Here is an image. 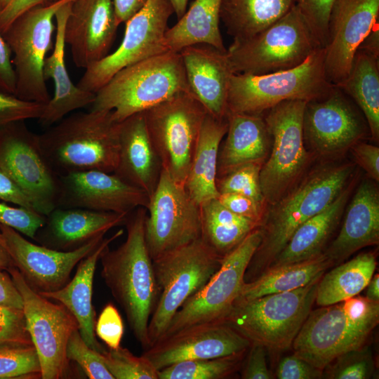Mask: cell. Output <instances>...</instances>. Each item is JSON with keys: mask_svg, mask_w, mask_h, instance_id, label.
Here are the masks:
<instances>
[{"mask_svg": "<svg viewBox=\"0 0 379 379\" xmlns=\"http://www.w3.org/2000/svg\"><path fill=\"white\" fill-rule=\"evenodd\" d=\"M117 20L126 23L146 4L148 0H112Z\"/></svg>", "mask_w": 379, "mask_h": 379, "instance_id": "91938a15", "label": "cell"}, {"mask_svg": "<svg viewBox=\"0 0 379 379\" xmlns=\"http://www.w3.org/2000/svg\"><path fill=\"white\" fill-rule=\"evenodd\" d=\"M182 92L191 93L181 55L168 51L115 74L95 93L91 109L112 111L120 123Z\"/></svg>", "mask_w": 379, "mask_h": 379, "instance_id": "5b68a950", "label": "cell"}, {"mask_svg": "<svg viewBox=\"0 0 379 379\" xmlns=\"http://www.w3.org/2000/svg\"><path fill=\"white\" fill-rule=\"evenodd\" d=\"M336 0H295V5L321 48L327 42L328 21Z\"/></svg>", "mask_w": 379, "mask_h": 379, "instance_id": "f6af8a7d", "label": "cell"}, {"mask_svg": "<svg viewBox=\"0 0 379 379\" xmlns=\"http://www.w3.org/2000/svg\"><path fill=\"white\" fill-rule=\"evenodd\" d=\"M306 102L300 100L284 101L262 114L272 142L270 157L260 171L265 203L272 205L278 201L298 181L309 164L302 128Z\"/></svg>", "mask_w": 379, "mask_h": 379, "instance_id": "7c38bea8", "label": "cell"}, {"mask_svg": "<svg viewBox=\"0 0 379 379\" xmlns=\"http://www.w3.org/2000/svg\"><path fill=\"white\" fill-rule=\"evenodd\" d=\"M45 103L27 101L0 91V128L13 121L39 119Z\"/></svg>", "mask_w": 379, "mask_h": 379, "instance_id": "c3c4849f", "label": "cell"}, {"mask_svg": "<svg viewBox=\"0 0 379 379\" xmlns=\"http://www.w3.org/2000/svg\"><path fill=\"white\" fill-rule=\"evenodd\" d=\"M33 345L22 310L0 305V347Z\"/></svg>", "mask_w": 379, "mask_h": 379, "instance_id": "bcb514c9", "label": "cell"}, {"mask_svg": "<svg viewBox=\"0 0 379 379\" xmlns=\"http://www.w3.org/2000/svg\"><path fill=\"white\" fill-rule=\"evenodd\" d=\"M262 164L241 165L216 178L219 194L235 193L248 197L263 207L265 201L260 185V171Z\"/></svg>", "mask_w": 379, "mask_h": 379, "instance_id": "b9f144b4", "label": "cell"}, {"mask_svg": "<svg viewBox=\"0 0 379 379\" xmlns=\"http://www.w3.org/2000/svg\"><path fill=\"white\" fill-rule=\"evenodd\" d=\"M352 170L348 164L319 169L272 204L259 226L262 239L246 268L248 281L270 265L299 226L336 199Z\"/></svg>", "mask_w": 379, "mask_h": 379, "instance_id": "7a4b0ae2", "label": "cell"}, {"mask_svg": "<svg viewBox=\"0 0 379 379\" xmlns=\"http://www.w3.org/2000/svg\"><path fill=\"white\" fill-rule=\"evenodd\" d=\"M358 49L379 56V29L377 23L362 41Z\"/></svg>", "mask_w": 379, "mask_h": 379, "instance_id": "94428289", "label": "cell"}, {"mask_svg": "<svg viewBox=\"0 0 379 379\" xmlns=\"http://www.w3.org/2000/svg\"><path fill=\"white\" fill-rule=\"evenodd\" d=\"M180 53L192 94L209 115L227 119L229 85L234 74L227 51L197 44L182 48Z\"/></svg>", "mask_w": 379, "mask_h": 379, "instance_id": "cb8c5ba5", "label": "cell"}, {"mask_svg": "<svg viewBox=\"0 0 379 379\" xmlns=\"http://www.w3.org/2000/svg\"><path fill=\"white\" fill-rule=\"evenodd\" d=\"M350 149L359 164L376 182L379 181V148L376 145L358 142Z\"/></svg>", "mask_w": 379, "mask_h": 379, "instance_id": "db71d44e", "label": "cell"}, {"mask_svg": "<svg viewBox=\"0 0 379 379\" xmlns=\"http://www.w3.org/2000/svg\"><path fill=\"white\" fill-rule=\"evenodd\" d=\"M60 177L57 207L128 214L138 207L147 208L149 202V196L145 191L113 173L90 170Z\"/></svg>", "mask_w": 379, "mask_h": 379, "instance_id": "7402d4cb", "label": "cell"}, {"mask_svg": "<svg viewBox=\"0 0 379 379\" xmlns=\"http://www.w3.org/2000/svg\"><path fill=\"white\" fill-rule=\"evenodd\" d=\"M36 378L41 376V366L34 345L0 347V379Z\"/></svg>", "mask_w": 379, "mask_h": 379, "instance_id": "60d3db41", "label": "cell"}, {"mask_svg": "<svg viewBox=\"0 0 379 379\" xmlns=\"http://www.w3.org/2000/svg\"><path fill=\"white\" fill-rule=\"evenodd\" d=\"M143 112L163 169L184 185L206 110L191 93L182 92Z\"/></svg>", "mask_w": 379, "mask_h": 379, "instance_id": "8fae6325", "label": "cell"}, {"mask_svg": "<svg viewBox=\"0 0 379 379\" xmlns=\"http://www.w3.org/2000/svg\"><path fill=\"white\" fill-rule=\"evenodd\" d=\"M0 200L36 211L30 199L23 190L12 178L1 170Z\"/></svg>", "mask_w": 379, "mask_h": 379, "instance_id": "11a10c76", "label": "cell"}, {"mask_svg": "<svg viewBox=\"0 0 379 379\" xmlns=\"http://www.w3.org/2000/svg\"><path fill=\"white\" fill-rule=\"evenodd\" d=\"M128 214L79 208H54L34 239L53 249L68 251L98 238L112 228L125 224Z\"/></svg>", "mask_w": 379, "mask_h": 379, "instance_id": "d4e9b609", "label": "cell"}, {"mask_svg": "<svg viewBox=\"0 0 379 379\" xmlns=\"http://www.w3.org/2000/svg\"><path fill=\"white\" fill-rule=\"evenodd\" d=\"M146 209L145 234L152 260L201 237L199 205L164 169Z\"/></svg>", "mask_w": 379, "mask_h": 379, "instance_id": "e0dca14e", "label": "cell"}, {"mask_svg": "<svg viewBox=\"0 0 379 379\" xmlns=\"http://www.w3.org/2000/svg\"><path fill=\"white\" fill-rule=\"evenodd\" d=\"M46 222V216L20 206L0 201V224L7 225L34 239L37 232Z\"/></svg>", "mask_w": 379, "mask_h": 379, "instance_id": "7dc6e473", "label": "cell"}, {"mask_svg": "<svg viewBox=\"0 0 379 379\" xmlns=\"http://www.w3.org/2000/svg\"><path fill=\"white\" fill-rule=\"evenodd\" d=\"M47 1L48 0H12L0 11V32L3 34L10 25L26 11Z\"/></svg>", "mask_w": 379, "mask_h": 379, "instance_id": "6f0895ef", "label": "cell"}, {"mask_svg": "<svg viewBox=\"0 0 379 379\" xmlns=\"http://www.w3.org/2000/svg\"><path fill=\"white\" fill-rule=\"evenodd\" d=\"M162 171L161 161L147 131L144 112L120 122L118 160L113 173L150 197Z\"/></svg>", "mask_w": 379, "mask_h": 379, "instance_id": "484cf974", "label": "cell"}, {"mask_svg": "<svg viewBox=\"0 0 379 379\" xmlns=\"http://www.w3.org/2000/svg\"><path fill=\"white\" fill-rule=\"evenodd\" d=\"M321 277L293 290L236 301L222 321L251 343L287 350L312 311Z\"/></svg>", "mask_w": 379, "mask_h": 379, "instance_id": "52a82bcc", "label": "cell"}, {"mask_svg": "<svg viewBox=\"0 0 379 379\" xmlns=\"http://www.w3.org/2000/svg\"><path fill=\"white\" fill-rule=\"evenodd\" d=\"M366 126L350 98L336 86L305 104L304 140L321 156H335L350 149L366 134Z\"/></svg>", "mask_w": 379, "mask_h": 379, "instance_id": "ac0fdd59", "label": "cell"}, {"mask_svg": "<svg viewBox=\"0 0 379 379\" xmlns=\"http://www.w3.org/2000/svg\"><path fill=\"white\" fill-rule=\"evenodd\" d=\"M0 305L22 310V295L7 271L0 270Z\"/></svg>", "mask_w": 379, "mask_h": 379, "instance_id": "680465c9", "label": "cell"}, {"mask_svg": "<svg viewBox=\"0 0 379 379\" xmlns=\"http://www.w3.org/2000/svg\"><path fill=\"white\" fill-rule=\"evenodd\" d=\"M222 258L200 237L152 260L159 296L150 317V346L166 331L176 312L208 282Z\"/></svg>", "mask_w": 379, "mask_h": 379, "instance_id": "ba28073f", "label": "cell"}, {"mask_svg": "<svg viewBox=\"0 0 379 379\" xmlns=\"http://www.w3.org/2000/svg\"><path fill=\"white\" fill-rule=\"evenodd\" d=\"M72 1L62 6L55 15L56 34L53 51L46 58L43 69L45 80L52 79L53 81L54 95L46 103L42 115L38 119L43 126L50 127L69 112L92 105L95 98V93L75 86L66 68L64 31Z\"/></svg>", "mask_w": 379, "mask_h": 379, "instance_id": "f1b7e54d", "label": "cell"}, {"mask_svg": "<svg viewBox=\"0 0 379 379\" xmlns=\"http://www.w3.org/2000/svg\"><path fill=\"white\" fill-rule=\"evenodd\" d=\"M57 1V0H48V1Z\"/></svg>", "mask_w": 379, "mask_h": 379, "instance_id": "003e7915", "label": "cell"}, {"mask_svg": "<svg viewBox=\"0 0 379 379\" xmlns=\"http://www.w3.org/2000/svg\"><path fill=\"white\" fill-rule=\"evenodd\" d=\"M322 372L294 354L280 361L277 369V377L279 379H314L320 378Z\"/></svg>", "mask_w": 379, "mask_h": 379, "instance_id": "816d5d0a", "label": "cell"}, {"mask_svg": "<svg viewBox=\"0 0 379 379\" xmlns=\"http://www.w3.org/2000/svg\"><path fill=\"white\" fill-rule=\"evenodd\" d=\"M0 170L23 190L37 213L46 216L58 206L60 177L45 157L39 135L28 128L25 120L0 128Z\"/></svg>", "mask_w": 379, "mask_h": 379, "instance_id": "4fadbf2b", "label": "cell"}, {"mask_svg": "<svg viewBox=\"0 0 379 379\" xmlns=\"http://www.w3.org/2000/svg\"><path fill=\"white\" fill-rule=\"evenodd\" d=\"M262 239L258 227L225 255L204 286L176 312L163 336L192 325L222 320L239 295L246 268Z\"/></svg>", "mask_w": 379, "mask_h": 379, "instance_id": "5bb4252c", "label": "cell"}, {"mask_svg": "<svg viewBox=\"0 0 379 379\" xmlns=\"http://www.w3.org/2000/svg\"><path fill=\"white\" fill-rule=\"evenodd\" d=\"M379 0H336L328 21L324 48V70L334 86L347 78L356 52L378 23Z\"/></svg>", "mask_w": 379, "mask_h": 379, "instance_id": "44dd1931", "label": "cell"}, {"mask_svg": "<svg viewBox=\"0 0 379 379\" xmlns=\"http://www.w3.org/2000/svg\"><path fill=\"white\" fill-rule=\"evenodd\" d=\"M324 48L316 49L302 63L264 74H233L227 95V114L260 115L288 100H313L334 86L324 70Z\"/></svg>", "mask_w": 379, "mask_h": 379, "instance_id": "8992f818", "label": "cell"}, {"mask_svg": "<svg viewBox=\"0 0 379 379\" xmlns=\"http://www.w3.org/2000/svg\"><path fill=\"white\" fill-rule=\"evenodd\" d=\"M379 56L356 52L350 72L339 87L357 105L371 137L379 139Z\"/></svg>", "mask_w": 379, "mask_h": 379, "instance_id": "d590c367", "label": "cell"}, {"mask_svg": "<svg viewBox=\"0 0 379 379\" xmlns=\"http://www.w3.org/2000/svg\"><path fill=\"white\" fill-rule=\"evenodd\" d=\"M267 348L256 343H251L244 362L241 378L270 379V372L267 364Z\"/></svg>", "mask_w": 379, "mask_h": 379, "instance_id": "f5cc1de1", "label": "cell"}, {"mask_svg": "<svg viewBox=\"0 0 379 379\" xmlns=\"http://www.w3.org/2000/svg\"><path fill=\"white\" fill-rule=\"evenodd\" d=\"M119 25L112 0H73L64 39L74 65L86 69L108 55Z\"/></svg>", "mask_w": 379, "mask_h": 379, "instance_id": "603a6c76", "label": "cell"}, {"mask_svg": "<svg viewBox=\"0 0 379 379\" xmlns=\"http://www.w3.org/2000/svg\"><path fill=\"white\" fill-rule=\"evenodd\" d=\"M124 234L119 230L98 245L79 263L73 278L61 288L52 292H39L42 296L63 305L76 318L79 333L88 347L104 353L106 350L95 333V311L92 302L93 277L97 263L104 250Z\"/></svg>", "mask_w": 379, "mask_h": 379, "instance_id": "4316f807", "label": "cell"}, {"mask_svg": "<svg viewBox=\"0 0 379 379\" xmlns=\"http://www.w3.org/2000/svg\"><path fill=\"white\" fill-rule=\"evenodd\" d=\"M119 125L112 111L79 112L38 134L40 147L59 176L90 170L113 173Z\"/></svg>", "mask_w": 379, "mask_h": 379, "instance_id": "3957f363", "label": "cell"}, {"mask_svg": "<svg viewBox=\"0 0 379 379\" xmlns=\"http://www.w3.org/2000/svg\"><path fill=\"white\" fill-rule=\"evenodd\" d=\"M251 342L222 320L190 326L157 340L142 355L161 370L173 364L246 352Z\"/></svg>", "mask_w": 379, "mask_h": 379, "instance_id": "d6986e66", "label": "cell"}, {"mask_svg": "<svg viewBox=\"0 0 379 379\" xmlns=\"http://www.w3.org/2000/svg\"><path fill=\"white\" fill-rule=\"evenodd\" d=\"M12 0H0V11L4 8Z\"/></svg>", "mask_w": 379, "mask_h": 379, "instance_id": "03108f58", "label": "cell"}, {"mask_svg": "<svg viewBox=\"0 0 379 379\" xmlns=\"http://www.w3.org/2000/svg\"><path fill=\"white\" fill-rule=\"evenodd\" d=\"M0 232L14 267L38 293L52 292L63 287L69 281L73 269L105 237L63 251L35 244L5 225L0 224Z\"/></svg>", "mask_w": 379, "mask_h": 379, "instance_id": "ffe728a7", "label": "cell"}, {"mask_svg": "<svg viewBox=\"0 0 379 379\" xmlns=\"http://www.w3.org/2000/svg\"><path fill=\"white\" fill-rule=\"evenodd\" d=\"M70 1H48L34 6L19 15L2 34L13 55L17 98L45 104L50 100L43 72L44 61L53 47L55 13Z\"/></svg>", "mask_w": 379, "mask_h": 379, "instance_id": "30bf717a", "label": "cell"}, {"mask_svg": "<svg viewBox=\"0 0 379 379\" xmlns=\"http://www.w3.org/2000/svg\"><path fill=\"white\" fill-rule=\"evenodd\" d=\"M11 51L0 32V91L15 95V77Z\"/></svg>", "mask_w": 379, "mask_h": 379, "instance_id": "9f6ffc18", "label": "cell"}, {"mask_svg": "<svg viewBox=\"0 0 379 379\" xmlns=\"http://www.w3.org/2000/svg\"><path fill=\"white\" fill-rule=\"evenodd\" d=\"M226 138L220 144L217 177L249 163H261L267 157L270 136L262 114H227Z\"/></svg>", "mask_w": 379, "mask_h": 379, "instance_id": "f546056e", "label": "cell"}, {"mask_svg": "<svg viewBox=\"0 0 379 379\" xmlns=\"http://www.w3.org/2000/svg\"><path fill=\"white\" fill-rule=\"evenodd\" d=\"M319 47L294 4L272 25L233 41L227 56L234 74H264L295 67Z\"/></svg>", "mask_w": 379, "mask_h": 379, "instance_id": "9c48e42d", "label": "cell"}, {"mask_svg": "<svg viewBox=\"0 0 379 379\" xmlns=\"http://www.w3.org/2000/svg\"><path fill=\"white\" fill-rule=\"evenodd\" d=\"M332 264L324 253H321L302 262L268 267L253 280L244 283L235 302L304 286L322 276Z\"/></svg>", "mask_w": 379, "mask_h": 379, "instance_id": "836d02e7", "label": "cell"}, {"mask_svg": "<svg viewBox=\"0 0 379 379\" xmlns=\"http://www.w3.org/2000/svg\"><path fill=\"white\" fill-rule=\"evenodd\" d=\"M378 320V302L354 296L312 310L291 347L294 354L324 371L338 356L364 346Z\"/></svg>", "mask_w": 379, "mask_h": 379, "instance_id": "277c9868", "label": "cell"}, {"mask_svg": "<svg viewBox=\"0 0 379 379\" xmlns=\"http://www.w3.org/2000/svg\"><path fill=\"white\" fill-rule=\"evenodd\" d=\"M379 241V192L370 180H363L347 208L341 229L324 254L332 263Z\"/></svg>", "mask_w": 379, "mask_h": 379, "instance_id": "83f0119b", "label": "cell"}, {"mask_svg": "<svg viewBox=\"0 0 379 379\" xmlns=\"http://www.w3.org/2000/svg\"><path fill=\"white\" fill-rule=\"evenodd\" d=\"M221 0H194L184 15L165 34L168 51L206 44L226 52L220 29Z\"/></svg>", "mask_w": 379, "mask_h": 379, "instance_id": "d6a6232c", "label": "cell"}, {"mask_svg": "<svg viewBox=\"0 0 379 379\" xmlns=\"http://www.w3.org/2000/svg\"><path fill=\"white\" fill-rule=\"evenodd\" d=\"M227 131V119L218 120L206 114L200 131L184 187L199 206L217 199L218 157Z\"/></svg>", "mask_w": 379, "mask_h": 379, "instance_id": "4dcf8cb0", "label": "cell"}, {"mask_svg": "<svg viewBox=\"0 0 379 379\" xmlns=\"http://www.w3.org/2000/svg\"><path fill=\"white\" fill-rule=\"evenodd\" d=\"M173 13L168 0H148L126 22L124 38L117 50L86 68L77 86L95 93L122 69L168 51L165 34Z\"/></svg>", "mask_w": 379, "mask_h": 379, "instance_id": "9a60e30c", "label": "cell"}, {"mask_svg": "<svg viewBox=\"0 0 379 379\" xmlns=\"http://www.w3.org/2000/svg\"><path fill=\"white\" fill-rule=\"evenodd\" d=\"M102 354L88 347L79 330L74 331L68 340L67 359L77 362L90 379H114L105 364Z\"/></svg>", "mask_w": 379, "mask_h": 379, "instance_id": "ee69618b", "label": "cell"}, {"mask_svg": "<svg viewBox=\"0 0 379 379\" xmlns=\"http://www.w3.org/2000/svg\"><path fill=\"white\" fill-rule=\"evenodd\" d=\"M199 206L201 238L221 258L259 227L254 221L225 208L218 199H211Z\"/></svg>", "mask_w": 379, "mask_h": 379, "instance_id": "74e56055", "label": "cell"}, {"mask_svg": "<svg viewBox=\"0 0 379 379\" xmlns=\"http://www.w3.org/2000/svg\"><path fill=\"white\" fill-rule=\"evenodd\" d=\"M6 271L22 298L26 326L39 357L41 378H64L69 363L67 345L72 333L79 330L77 320L63 305L32 289L15 267Z\"/></svg>", "mask_w": 379, "mask_h": 379, "instance_id": "2e32d148", "label": "cell"}, {"mask_svg": "<svg viewBox=\"0 0 379 379\" xmlns=\"http://www.w3.org/2000/svg\"><path fill=\"white\" fill-rule=\"evenodd\" d=\"M146 215L144 207L129 213L125 241L115 249L108 246L100 257L101 277L144 350L150 347L148 325L159 296L145 239Z\"/></svg>", "mask_w": 379, "mask_h": 379, "instance_id": "6da1fadb", "label": "cell"}, {"mask_svg": "<svg viewBox=\"0 0 379 379\" xmlns=\"http://www.w3.org/2000/svg\"><path fill=\"white\" fill-rule=\"evenodd\" d=\"M14 267L12 259L5 246L0 232V270L6 271Z\"/></svg>", "mask_w": 379, "mask_h": 379, "instance_id": "be15d7a7", "label": "cell"}, {"mask_svg": "<svg viewBox=\"0 0 379 379\" xmlns=\"http://www.w3.org/2000/svg\"><path fill=\"white\" fill-rule=\"evenodd\" d=\"M124 327L117 307L107 303L101 311L95 324V333L109 349H117L124 335Z\"/></svg>", "mask_w": 379, "mask_h": 379, "instance_id": "681fc988", "label": "cell"}, {"mask_svg": "<svg viewBox=\"0 0 379 379\" xmlns=\"http://www.w3.org/2000/svg\"><path fill=\"white\" fill-rule=\"evenodd\" d=\"M376 265L374 253H362L324 272L318 282L316 304L328 306L356 296L367 286Z\"/></svg>", "mask_w": 379, "mask_h": 379, "instance_id": "8d00e7d4", "label": "cell"}, {"mask_svg": "<svg viewBox=\"0 0 379 379\" xmlns=\"http://www.w3.org/2000/svg\"><path fill=\"white\" fill-rule=\"evenodd\" d=\"M218 200L232 212L248 218L260 225L264 218L263 207L253 199L235 193L219 194Z\"/></svg>", "mask_w": 379, "mask_h": 379, "instance_id": "f907efd6", "label": "cell"}, {"mask_svg": "<svg viewBox=\"0 0 379 379\" xmlns=\"http://www.w3.org/2000/svg\"><path fill=\"white\" fill-rule=\"evenodd\" d=\"M349 194L350 189H344L326 208L299 226L269 267L299 262L321 254L340 220Z\"/></svg>", "mask_w": 379, "mask_h": 379, "instance_id": "1f68e13d", "label": "cell"}, {"mask_svg": "<svg viewBox=\"0 0 379 379\" xmlns=\"http://www.w3.org/2000/svg\"><path fill=\"white\" fill-rule=\"evenodd\" d=\"M248 350L225 357L180 361L159 370V379L225 378L240 368Z\"/></svg>", "mask_w": 379, "mask_h": 379, "instance_id": "f35d334b", "label": "cell"}, {"mask_svg": "<svg viewBox=\"0 0 379 379\" xmlns=\"http://www.w3.org/2000/svg\"><path fill=\"white\" fill-rule=\"evenodd\" d=\"M105 364L114 379H159V371L143 355H134L119 347L103 354Z\"/></svg>", "mask_w": 379, "mask_h": 379, "instance_id": "ab89813d", "label": "cell"}, {"mask_svg": "<svg viewBox=\"0 0 379 379\" xmlns=\"http://www.w3.org/2000/svg\"><path fill=\"white\" fill-rule=\"evenodd\" d=\"M188 1L189 0H168L178 20L185 13Z\"/></svg>", "mask_w": 379, "mask_h": 379, "instance_id": "e7e4bbea", "label": "cell"}, {"mask_svg": "<svg viewBox=\"0 0 379 379\" xmlns=\"http://www.w3.org/2000/svg\"><path fill=\"white\" fill-rule=\"evenodd\" d=\"M324 369L331 379H367L374 371L371 350L365 345L338 356Z\"/></svg>", "mask_w": 379, "mask_h": 379, "instance_id": "7bdbcfd3", "label": "cell"}, {"mask_svg": "<svg viewBox=\"0 0 379 379\" xmlns=\"http://www.w3.org/2000/svg\"><path fill=\"white\" fill-rule=\"evenodd\" d=\"M295 0H221L220 20L233 41L248 39L284 15Z\"/></svg>", "mask_w": 379, "mask_h": 379, "instance_id": "e575fe53", "label": "cell"}, {"mask_svg": "<svg viewBox=\"0 0 379 379\" xmlns=\"http://www.w3.org/2000/svg\"><path fill=\"white\" fill-rule=\"evenodd\" d=\"M366 293V298L369 300L379 302V275L373 274L368 282Z\"/></svg>", "mask_w": 379, "mask_h": 379, "instance_id": "6125c7cd", "label": "cell"}]
</instances>
